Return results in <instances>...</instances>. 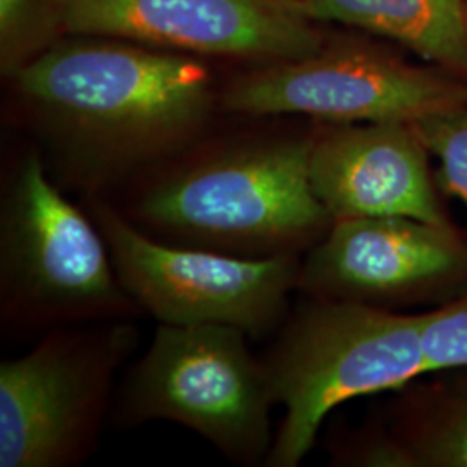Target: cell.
<instances>
[{
    "label": "cell",
    "mask_w": 467,
    "mask_h": 467,
    "mask_svg": "<svg viewBox=\"0 0 467 467\" xmlns=\"http://www.w3.org/2000/svg\"><path fill=\"white\" fill-rule=\"evenodd\" d=\"M264 362L275 403L285 409L265 464L300 466L337 405L426 374L420 316L312 298L284 324Z\"/></svg>",
    "instance_id": "277c9868"
},
{
    "label": "cell",
    "mask_w": 467,
    "mask_h": 467,
    "mask_svg": "<svg viewBox=\"0 0 467 467\" xmlns=\"http://www.w3.org/2000/svg\"><path fill=\"white\" fill-rule=\"evenodd\" d=\"M407 467H467V384L395 438Z\"/></svg>",
    "instance_id": "4fadbf2b"
},
{
    "label": "cell",
    "mask_w": 467,
    "mask_h": 467,
    "mask_svg": "<svg viewBox=\"0 0 467 467\" xmlns=\"http://www.w3.org/2000/svg\"><path fill=\"white\" fill-rule=\"evenodd\" d=\"M310 150L312 140L279 139L220 150L152 179L119 213L177 246L244 258L298 254L333 223L312 189Z\"/></svg>",
    "instance_id": "7a4b0ae2"
},
{
    "label": "cell",
    "mask_w": 467,
    "mask_h": 467,
    "mask_svg": "<svg viewBox=\"0 0 467 467\" xmlns=\"http://www.w3.org/2000/svg\"><path fill=\"white\" fill-rule=\"evenodd\" d=\"M248 336L218 324H160L150 350L129 370L115 407L121 424L177 422L206 438L229 461H267L275 403L264 360Z\"/></svg>",
    "instance_id": "5b68a950"
},
{
    "label": "cell",
    "mask_w": 467,
    "mask_h": 467,
    "mask_svg": "<svg viewBox=\"0 0 467 467\" xmlns=\"http://www.w3.org/2000/svg\"><path fill=\"white\" fill-rule=\"evenodd\" d=\"M71 34L121 36L170 49L296 61L322 50L306 17L270 0H52Z\"/></svg>",
    "instance_id": "9c48e42d"
},
{
    "label": "cell",
    "mask_w": 467,
    "mask_h": 467,
    "mask_svg": "<svg viewBox=\"0 0 467 467\" xmlns=\"http://www.w3.org/2000/svg\"><path fill=\"white\" fill-rule=\"evenodd\" d=\"M467 275L451 225L409 217L333 220L301 262L298 289L318 300L378 305Z\"/></svg>",
    "instance_id": "30bf717a"
},
{
    "label": "cell",
    "mask_w": 467,
    "mask_h": 467,
    "mask_svg": "<svg viewBox=\"0 0 467 467\" xmlns=\"http://www.w3.org/2000/svg\"><path fill=\"white\" fill-rule=\"evenodd\" d=\"M466 28H467V5H466Z\"/></svg>",
    "instance_id": "ac0fdd59"
},
{
    "label": "cell",
    "mask_w": 467,
    "mask_h": 467,
    "mask_svg": "<svg viewBox=\"0 0 467 467\" xmlns=\"http://www.w3.org/2000/svg\"><path fill=\"white\" fill-rule=\"evenodd\" d=\"M111 253L118 279L160 324L231 326L264 337L285 317L298 289V254L244 258L177 246L137 229L108 198H84Z\"/></svg>",
    "instance_id": "52a82bcc"
},
{
    "label": "cell",
    "mask_w": 467,
    "mask_h": 467,
    "mask_svg": "<svg viewBox=\"0 0 467 467\" xmlns=\"http://www.w3.org/2000/svg\"><path fill=\"white\" fill-rule=\"evenodd\" d=\"M467 0H305L296 13L386 35L441 67L467 73Z\"/></svg>",
    "instance_id": "7c38bea8"
},
{
    "label": "cell",
    "mask_w": 467,
    "mask_h": 467,
    "mask_svg": "<svg viewBox=\"0 0 467 467\" xmlns=\"http://www.w3.org/2000/svg\"><path fill=\"white\" fill-rule=\"evenodd\" d=\"M270 2H275V4H281V5H285V7H291V9H298L301 4L305 2V0H270Z\"/></svg>",
    "instance_id": "e0dca14e"
},
{
    "label": "cell",
    "mask_w": 467,
    "mask_h": 467,
    "mask_svg": "<svg viewBox=\"0 0 467 467\" xmlns=\"http://www.w3.org/2000/svg\"><path fill=\"white\" fill-rule=\"evenodd\" d=\"M428 152L440 160V187L467 208V104L412 123Z\"/></svg>",
    "instance_id": "5bb4252c"
},
{
    "label": "cell",
    "mask_w": 467,
    "mask_h": 467,
    "mask_svg": "<svg viewBox=\"0 0 467 467\" xmlns=\"http://www.w3.org/2000/svg\"><path fill=\"white\" fill-rule=\"evenodd\" d=\"M139 343L125 318L59 327L0 364V467H75L98 445L118 368Z\"/></svg>",
    "instance_id": "8992f818"
},
{
    "label": "cell",
    "mask_w": 467,
    "mask_h": 467,
    "mask_svg": "<svg viewBox=\"0 0 467 467\" xmlns=\"http://www.w3.org/2000/svg\"><path fill=\"white\" fill-rule=\"evenodd\" d=\"M312 189L333 220L409 217L449 225L412 123L351 125L312 140Z\"/></svg>",
    "instance_id": "8fae6325"
},
{
    "label": "cell",
    "mask_w": 467,
    "mask_h": 467,
    "mask_svg": "<svg viewBox=\"0 0 467 467\" xmlns=\"http://www.w3.org/2000/svg\"><path fill=\"white\" fill-rule=\"evenodd\" d=\"M223 108L248 117L306 115L339 123H414L467 104V88L368 52L283 61L231 85Z\"/></svg>",
    "instance_id": "ba28073f"
},
{
    "label": "cell",
    "mask_w": 467,
    "mask_h": 467,
    "mask_svg": "<svg viewBox=\"0 0 467 467\" xmlns=\"http://www.w3.org/2000/svg\"><path fill=\"white\" fill-rule=\"evenodd\" d=\"M35 0H0V28L4 46L26 25L34 15Z\"/></svg>",
    "instance_id": "2e32d148"
},
{
    "label": "cell",
    "mask_w": 467,
    "mask_h": 467,
    "mask_svg": "<svg viewBox=\"0 0 467 467\" xmlns=\"http://www.w3.org/2000/svg\"><path fill=\"white\" fill-rule=\"evenodd\" d=\"M15 78L84 198H108L135 170L184 146L213 100L198 59L123 46L56 47L17 67Z\"/></svg>",
    "instance_id": "6da1fadb"
},
{
    "label": "cell",
    "mask_w": 467,
    "mask_h": 467,
    "mask_svg": "<svg viewBox=\"0 0 467 467\" xmlns=\"http://www.w3.org/2000/svg\"><path fill=\"white\" fill-rule=\"evenodd\" d=\"M137 308L98 223L67 200L38 152L26 154L0 200L2 326L49 333Z\"/></svg>",
    "instance_id": "3957f363"
},
{
    "label": "cell",
    "mask_w": 467,
    "mask_h": 467,
    "mask_svg": "<svg viewBox=\"0 0 467 467\" xmlns=\"http://www.w3.org/2000/svg\"><path fill=\"white\" fill-rule=\"evenodd\" d=\"M420 341L426 372L467 368V295L420 314Z\"/></svg>",
    "instance_id": "9a60e30c"
}]
</instances>
